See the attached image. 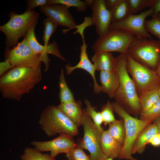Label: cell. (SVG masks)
Masks as SVG:
<instances>
[{
  "label": "cell",
  "mask_w": 160,
  "mask_h": 160,
  "mask_svg": "<svg viewBox=\"0 0 160 160\" xmlns=\"http://www.w3.org/2000/svg\"><path fill=\"white\" fill-rule=\"evenodd\" d=\"M41 68L16 67L0 79V91L8 99L19 100L24 94L31 90L42 80Z\"/></svg>",
  "instance_id": "cell-1"
},
{
  "label": "cell",
  "mask_w": 160,
  "mask_h": 160,
  "mask_svg": "<svg viewBox=\"0 0 160 160\" xmlns=\"http://www.w3.org/2000/svg\"><path fill=\"white\" fill-rule=\"evenodd\" d=\"M116 58V71L119 77V86L114 98L129 114L138 116L141 107L134 83L127 68V54H120Z\"/></svg>",
  "instance_id": "cell-2"
},
{
  "label": "cell",
  "mask_w": 160,
  "mask_h": 160,
  "mask_svg": "<svg viewBox=\"0 0 160 160\" xmlns=\"http://www.w3.org/2000/svg\"><path fill=\"white\" fill-rule=\"evenodd\" d=\"M39 123L48 137L57 134H65L72 137L79 133L78 127L62 112L57 106H47L41 113Z\"/></svg>",
  "instance_id": "cell-3"
},
{
  "label": "cell",
  "mask_w": 160,
  "mask_h": 160,
  "mask_svg": "<svg viewBox=\"0 0 160 160\" xmlns=\"http://www.w3.org/2000/svg\"><path fill=\"white\" fill-rule=\"evenodd\" d=\"M9 16V20L0 26V30L6 36L5 44L6 46L12 48L19 43L20 38L26 37L28 28L38 20L39 15L38 12L32 10L21 14L13 11Z\"/></svg>",
  "instance_id": "cell-4"
},
{
  "label": "cell",
  "mask_w": 160,
  "mask_h": 160,
  "mask_svg": "<svg viewBox=\"0 0 160 160\" xmlns=\"http://www.w3.org/2000/svg\"><path fill=\"white\" fill-rule=\"evenodd\" d=\"M111 104L113 111L123 119L125 128L124 143L118 158L129 160H137L132 156L131 152L133 146L140 132L152 122L132 116L116 102L112 103Z\"/></svg>",
  "instance_id": "cell-5"
},
{
  "label": "cell",
  "mask_w": 160,
  "mask_h": 160,
  "mask_svg": "<svg viewBox=\"0 0 160 160\" xmlns=\"http://www.w3.org/2000/svg\"><path fill=\"white\" fill-rule=\"evenodd\" d=\"M127 54L140 63L155 71L160 62V41L135 36Z\"/></svg>",
  "instance_id": "cell-6"
},
{
  "label": "cell",
  "mask_w": 160,
  "mask_h": 160,
  "mask_svg": "<svg viewBox=\"0 0 160 160\" xmlns=\"http://www.w3.org/2000/svg\"><path fill=\"white\" fill-rule=\"evenodd\" d=\"M127 68L132 77L138 97L159 87L160 77L156 71L137 61L127 54Z\"/></svg>",
  "instance_id": "cell-7"
},
{
  "label": "cell",
  "mask_w": 160,
  "mask_h": 160,
  "mask_svg": "<svg viewBox=\"0 0 160 160\" xmlns=\"http://www.w3.org/2000/svg\"><path fill=\"white\" fill-rule=\"evenodd\" d=\"M135 36L121 30L110 29L103 37H99L92 46L95 52H117L127 54L129 47Z\"/></svg>",
  "instance_id": "cell-8"
},
{
  "label": "cell",
  "mask_w": 160,
  "mask_h": 160,
  "mask_svg": "<svg viewBox=\"0 0 160 160\" xmlns=\"http://www.w3.org/2000/svg\"><path fill=\"white\" fill-rule=\"evenodd\" d=\"M82 125L84 130L83 138L78 146L87 150L92 160H105L108 157L103 152L100 146V131L83 109Z\"/></svg>",
  "instance_id": "cell-9"
},
{
  "label": "cell",
  "mask_w": 160,
  "mask_h": 160,
  "mask_svg": "<svg viewBox=\"0 0 160 160\" xmlns=\"http://www.w3.org/2000/svg\"><path fill=\"white\" fill-rule=\"evenodd\" d=\"M4 55L5 60H8L14 68L26 67L41 68V56L33 50L25 37L13 48L6 46Z\"/></svg>",
  "instance_id": "cell-10"
},
{
  "label": "cell",
  "mask_w": 160,
  "mask_h": 160,
  "mask_svg": "<svg viewBox=\"0 0 160 160\" xmlns=\"http://www.w3.org/2000/svg\"><path fill=\"white\" fill-rule=\"evenodd\" d=\"M151 8L138 14H131L121 21L112 23L110 29H117L130 33L139 38L152 39L150 34L146 31L144 25L145 19L153 15Z\"/></svg>",
  "instance_id": "cell-11"
},
{
  "label": "cell",
  "mask_w": 160,
  "mask_h": 160,
  "mask_svg": "<svg viewBox=\"0 0 160 160\" xmlns=\"http://www.w3.org/2000/svg\"><path fill=\"white\" fill-rule=\"evenodd\" d=\"M38 22L36 21L28 30L26 36L27 41L33 50L36 54L40 55L41 62L45 64V71H48L50 60L47 54H52L61 60L67 61L65 58L61 55L58 48L56 42L53 41L52 43H49L47 46H43L39 43L35 35V28Z\"/></svg>",
  "instance_id": "cell-12"
},
{
  "label": "cell",
  "mask_w": 160,
  "mask_h": 160,
  "mask_svg": "<svg viewBox=\"0 0 160 160\" xmlns=\"http://www.w3.org/2000/svg\"><path fill=\"white\" fill-rule=\"evenodd\" d=\"M73 137L65 134H60L56 138L49 141H33L31 144L40 152L49 151L50 155L55 158L61 153H66L71 149L78 146Z\"/></svg>",
  "instance_id": "cell-13"
},
{
  "label": "cell",
  "mask_w": 160,
  "mask_h": 160,
  "mask_svg": "<svg viewBox=\"0 0 160 160\" xmlns=\"http://www.w3.org/2000/svg\"><path fill=\"white\" fill-rule=\"evenodd\" d=\"M68 9L64 5L52 4L40 7L39 10L47 18L57 25L71 29L76 26L77 24Z\"/></svg>",
  "instance_id": "cell-14"
},
{
  "label": "cell",
  "mask_w": 160,
  "mask_h": 160,
  "mask_svg": "<svg viewBox=\"0 0 160 160\" xmlns=\"http://www.w3.org/2000/svg\"><path fill=\"white\" fill-rule=\"evenodd\" d=\"M91 8V18L95 26L97 33L99 37H103L110 30L112 23L111 10L108 9L105 0H94Z\"/></svg>",
  "instance_id": "cell-15"
},
{
  "label": "cell",
  "mask_w": 160,
  "mask_h": 160,
  "mask_svg": "<svg viewBox=\"0 0 160 160\" xmlns=\"http://www.w3.org/2000/svg\"><path fill=\"white\" fill-rule=\"evenodd\" d=\"M87 45L84 39L82 40V44L80 47V60L78 63L74 66H71L66 65L65 68L68 75L71 74L76 69H82L88 72L91 76L94 81L93 91L95 93L98 94L101 92V86L99 85L96 79L95 72L96 70L93 64L92 63L88 57L87 52Z\"/></svg>",
  "instance_id": "cell-16"
},
{
  "label": "cell",
  "mask_w": 160,
  "mask_h": 160,
  "mask_svg": "<svg viewBox=\"0 0 160 160\" xmlns=\"http://www.w3.org/2000/svg\"><path fill=\"white\" fill-rule=\"evenodd\" d=\"M100 81L101 92L106 94L111 98H114L119 86V75L115 71H100Z\"/></svg>",
  "instance_id": "cell-17"
},
{
  "label": "cell",
  "mask_w": 160,
  "mask_h": 160,
  "mask_svg": "<svg viewBox=\"0 0 160 160\" xmlns=\"http://www.w3.org/2000/svg\"><path fill=\"white\" fill-rule=\"evenodd\" d=\"M100 144L104 153L108 158L113 159L118 158L123 146L110 135L108 130H103L101 132Z\"/></svg>",
  "instance_id": "cell-18"
},
{
  "label": "cell",
  "mask_w": 160,
  "mask_h": 160,
  "mask_svg": "<svg viewBox=\"0 0 160 160\" xmlns=\"http://www.w3.org/2000/svg\"><path fill=\"white\" fill-rule=\"evenodd\" d=\"M159 133L156 124L154 123L145 128L138 135L133 146L132 154L137 153L142 154L151 138Z\"/></svg>",
  "instance_id": "cell-19"
},
{
  "label": "cell",
  "mask_w": 160,
  "mask_h": 160,
  "mask_svg": "<svg viewBox=\"0 0 160 160\" xmlns=\"http://www.w3.org/2000/svg\"><path fill=\"white\" fill-rule=\"evenodd\" d=\"M96 70L116 71V58L110 52H100L95 53L91 58Z\"/></svg>",
  "instance_id": "cell-20"
},
{
  "label": "cell",
  "mask_w": 160,
  "mask_h": 160,
  "mask_svg": "<svg viewBox=\"0 0 160 160\" xmlns=\"http://www.w3.org/2000/svg\"><path fill=\"white\" fill-rule=\"evenodd\" d=\"M82 103L78 100L60 103L58 108L78 127L82 125L83 110Z\"/></svg>",
  "instance_id": "cell-21"
},
{
  "label": "cell",
  "mask_w": 160,
  "mask_h": 160,
  "mask_svg": "<svg viewBox=\"0 0 160 160\" xmlns=\"http://www.w3.org/2000/svg\"><path fill=\"white\" fill-rule=\"evenodd\" d=\"M141 107V114L150 109L160 98L158 89L148 91L139 97Z\"/></svg>",
  "instance_id": "cell-22"
},
{
  "label": "cell",
  "mask_w": 160,
  "mask_h": 160,
  "mask_svg": "<svg viewBox=\"0 0 160 160\" xmlns=\"http://www.w3.org/2000/svg\"><path fill=\"white\" fill-rule=\"evenodd\" d=\"M110 10L112 23L122 20L131 15L128 0H120L119 2Z\"/></svg>",
  "instance_id": "cell-23"
},
{
  "label": "cell",
  "mask_w": 160,
  "mask_h": 160,
  "mask_svg": "<svg viewBox=\"0 0 160 160\" xmlns=\"http://www.w3.org/2000/svg\"><path fill=\"white\" fill-rule=\"evenodd\" d=\"M108 130L114 139L123 145L125 139L126 132L124 122L122 119H116L109 124Z\"/></svg>",
  "instance_id": "cell-24"
},
{
  "label": "cell",
  "mask_w": 160,
  "mask_h": 160,
  "mask_svg": "<svg viewBox=\"0 0 160 160\" xmlns=\"http://www.w3.org/2000/svg\"><path fill=\"white\" fill-rule=\"evenodd\" d=\"M59 85L60 90L59 96L60 103H64L75 101L73 94L66 83L64 71L63 68L61 70Z\"/></svg>",
  "instance_id": "cell-25"
},
{
  "label": "cell",
  "mask_w": 160,
  "mask_h": 160,
  "mask_svg": "<svg viewBox=\"0 0 160 160\" xmlns=\"http://www.w3.org/2000/svg\"><path fill=\"white\" fill-rule=\"evenodd\" d=\"M21 160H56L48 153L43 154L35 148H27L20 156Z\"/></svg>",
  "instance_id": "cell-26"
},
{
  "label": "cell",
  "mask_w": 160,
  "mask_h": 160,
  "mask_svg": "<svg viewBox=\"0 0 160 160\" xmlns=\"http://www.w3.org/2000/svg\"><path fill=\"white\" fill-rule=\"evenodd\" d=\"M84 103L86 106L85 110L87 114L99 129L102 132L103 130L101 126L103 120L100 112L96 111V108L92 105L90 102L87 99H85Z\"/></svg>",
  "instance_id": "cell-27"
},
{
  "label": "cell",
  "mask_w": 160,
  "mask_h": 160,
  "mask_svg": "<svg viewBox=\"0 0 160 160\" xmlns=\"http://www.w3.org/2000/svg\"><path fill=\"white\" fill-rule=\"evenodd\" d=\"M52 4H62L68 8L75 7L76 11L81 12H85L87 7L85 1L80 0H48V5Z\"/></svg>",
  "instance_id": "cell-28"
},
{
  "label": "cell",
  "mask_w": 160,
  "mask_h": 160,
  "mask_svg": "<svg viewBox=\"0 0 160 160\" xmlns=\"http://www.w3.org/2000/svg\"><path fill=\"white\" fill-rule=\"evenodd\" d=\"M151 19L145 20L144 25L146 31L157 37L160 41V16H153Z\"/></svg>",
  "instance_id": "cell-29"
},
{
  "label": "cell",
  "mask_w": 160,
  "mask_h": 160,
  "mask_svg": "<svg viewBox=\"0 0 160 160\" xmlns=\"http://www.w3.org/2000/svg\"><path fill=\"white\" fill-rule=\"evenodd\" d=\"M44 30L43 36V40L44 42V46H47L52 34L56 30L57 25L49 19L46 18L43 21Z\"/></svg>",
  "instance_id": "cell-30"
},
{
  "label": "cell",
  "mask_w": 160,
  "mask_h": 160,
  "mask_svg": "<svg viewBox=\"0 0 160 160\" xmlns=\"http://www.w3.org/2000/svg\"><path fill=\"white\" fill-rule=\"evenodd\" d=\"M113 110L111 103L108 101L106 104L102 107L100 112L105 126L110 124L116 120L113 113Z\"/></svg>",
  "instance_id": "cell-31"
},
{
  "label": "cell",
  "mask_w": 160,
  "mask_h": 160,
  "mask_svg": "<svg viewBox=\"0 0 160 160\" xmlns=\"http://www.w3.org/2000/svg\"><path fill=\"white\" fill-rule=\"evenodd\" d=\"M152 0H128L131 14L136 15L141 10L151 7Z\"/></svg>",
  "instance_id": "cell-32"
},
{
  "label": "cell",
  "mask_w": 160,
  "mask_h": 160,
  "mask_svg": "<svg viewBox=\"0 0 160 160\" xmlns=\"http://www.w3.org/2000/svg\"><path fill=\"white\" fill-rule=\"evenodd\" d=\"M160 116V98L150 109L141 114L140 119L145 121H154Z\"/></svg>",
  "instance_id": "cell-33"
},
{
  "label": "cell",
  "mask_w": 160,
  "mask_h": 160,
  "mask_svg": "<svg viewBox=\"0 0 160 160\" xmlns=\"http://www.w3.org/2000/svg\"><path fill=\"white\" fill-rule=\"evenodd\" d=\"M65 154L68 160H92L84 152L83 149L79 146L70 150Z\"/></svg>",
  "instance_id": "cell-34"
},
{
  "label": "cell",
  "mask_w": 160,
  "mask_h": 160,
  "mask_svg": "<svg viewBox=\"0 0 160 160\" xmlns=\"http://www.w3.org/2000/svg\"><path fill=\"white\" fill-rule=\"evenodd\" d=\"M48 0H27V8L25 12H29L36 7L48 5Z\"/></svg>",
  "instance_id": "cell-35"
},
{
  "label": "cell",
  "mask_w": 160,
  "mask_h": 160,
  "mask_svg": "<svg viewBox=\"0 0 160 160\" xmlns=\"http://www.w3.org/2000/svg\"><path fill=\"white\" fill-rule=\"evenodd\" d=\"M150 8L153 9V11L151 17L160 16V0H152Z\"/></svg>",
  "instance_id": "cell-36"
},
{
  "label": "cell",
  "mask_w": 160,
  "mask_h": 160,
  "mask_svg": "<svg viewBox=\"0 0 160 160\" xmlns=\"http://www.w3.org/2000/svg\"><path fill=\"white\" fill-rule=\"evenodd\" d=\"M14 67L11 65L9 61L8 60H5V61L0 63V75L2 76L3 73L7 71Z\"/></svg>",
  "instance_id": "cell-37"
},
{
  "label": "cell",
  "mask_w": 160,
  "mask_h": 160,
  "mask_svg": "<svg viewBox=\"0 0 160 160\" xmlns=\"http://www.w3.org/2000/svg\"><path fill=\"white\" fill-rule=\"evenodd\" d=\"M149 143L155 147L160 146V139L159 134L153 136L149 140Z\"/></svg>",
  "instance_id": "cell-38"
},
{
  "label": "cell",
  "mask_w": 160,
  "mask_h": 160,
  "mask_svg": "<svg viewBox=\"0 0 160 160\" xmlns=\"http://www.w3.org/2000/svg\"><path fill=\"white\" fill-rule=\"evenodd\" d=\"M120 0H105L106 6L108 9L111 10L119 1Z\"/></svg>",
  "instance_id": "cell-39"
},
{
  "label": "cell",
  "mask_w": 160,
  "mask_h": 160,
  "mask_svg": "<svg viewBox=\"0 0 160 160\" xmlns=\"http://www.w3.org/2000/svg\"><path fill=\"white\" fill-rule=\"evenodd\" d=\"M154 123L156 124L159 133H160V116L154 121Z\"/></svg>",
  "instance_id": "cell-40"
},
{
  "label": "cell",
  "mask_w": 160,
  "mask_h": 160,
  "mask_svg": "<svg viewBox=\"0 0 160 160\" xmlns=\"http://www.w3.org/2000/svg\"><path fill=\"white\" fill-rule=\"evenodd\" d=\"M87 6L91 7L93 5L94 0H85L84 1Z\"/></svg>",
  "instance_id": "cell-41"
},
{
  "label": "cell",
  "mask_w": 160,
  "mask_h": 160,
  "mask_svg": "<svg viewBox=\"0 0 160 160\" xmlns=\"http://www.w3.org/2000/svg\"><path fill=\"white\" fill-rule=\"evenodd\" d=\"M155 71L157 74L160 77V62L157 68Z\"/></svg>",
  "instance_id": "cell-42"
},
{
  "label": "cell",
  "mask_w": 160,
  "mask_h": 160,
  "mask_svg": "<svg viewBox=\"0 0 160 160\" xmlns=\"http://www.w3.org/2000/svg\"><path fill=\"white\" fill-rule=\"evenodd\" d=\"M105 160H113V159L109 158H107L106 159H105Z\"/></svg>",
  "instance_id": "cell-43"
},
{
  "label": "cell",
  "mask_w": 160,
  "mask_h": 160,
  "mask_svg": "<svg viewBox=\"0 0 160 160\" xmlns=\"http://www.w3.org/2000/svg\"><path fill=\"white\" fill-rule=\"evenodd\" d=\"M159 93L160 96V86L158 89Z\"/></svg>",
  "instance_id": "cell-44"
},
{
  "label": "cell",
  "mask_w": 160,
  "mask_h": 160,
  "mask_svg": "<svg viewBox=\"0 0 160 160\" xmlns=\"http://www.w3.org/2000/svg\"><path fill=\"white\" fill-rule=\"evenodd\" d=\"M159 138H160V133H159Z\"/></svg>",
  "instance_id": "cell-45"
}]
</instances>
